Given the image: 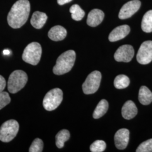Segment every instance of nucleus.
<instances>
[{"instance_id":"obj_10","label":"nucleus","mask_w":152,"mask_h":152,"mask_svg":"<svg viewBox=\"0 0 152 152\" xmlns=\"http://www.w3.org/2000/svg\"><path fill=\"white\" fill-rule=\"evenodd\" d=\"M141 6L139 0H132L125 4L120 10L118 17L121 19H126L130 18L138 11Z\"/></svg>"},{"instance_id":"obj_27","label":"nucleus","mask_w":152,"mask_h":152,"mask_svg":"<svg viewBox=\"0 0 152 152\" xmlns=\"http://www.w3.org/2000/svg\"><path fill=\"white\" fill-rule=\"evenodd\" d=\"M6 85L5 79L4 77L0 75V92L4 91Z\"/></svg>"},{"instance_id":"obj_18","label":"nucleus","mask_w":152,"mask_h":152,"mask_svg":"<svg viewBox=\"0 0 152 152\" xmlns=\"http://www.w3.org/2000/svg\"><path fill=\"white\" fill-rule=\"evenodd\" d=\"M108 107V102L105 99H102L100 101L96 108L94 110L93 113V117L95 119H98L103 117L107 113Z\"/></svg>"},{"instance_id":"obj_13","label":"nucleus","mask_w":152,"mask_h":152,"mask_svg":"<svg viewBox=\"0 0 152 152\" xmlns=\"http://www.w3.org/2000/svg\"><path fill=\"white\" fill-rule=\"evenodd\" d=\"M104 13L99 9H93L90 11L87 16V24L92 27H95L99 25L103 20Z\"/></svg>"},{"instance_id":"obj_21","label":"nucleus","mask_w":152,"mask_h":152,"mask_svg":"<svg viewBox=\"0 0 152 152\" xmlns=\"http://www.w3.org/2000/svg\"><path fill=\"white\" fill-rule=\"evenodd\" d=\"M130 83V81L129 78L124 75H118L114 79V86L118 89H123L128 87Z\"/></svg>"},{"instance_id":"obj_14","label":"nucleus","mask_w":152,"mask_h":152,"mask_svg":"<svg viewBox=\"0 0 152 152\" xmlns=\"http://www.w3.org/2000/svg\"><path fill=\"white\" fill-rule=\"evenodd\" d=\"M137 113V109L135 103L131 101H127L122 108V115L126 120L134 118Z\"/></svg>"},{"instance_id":"obj_12","label":"nucleus","mask_w":152,"mask_h":152,"mask_svg":"<svg viewBox=\"0 0 152 152\" xmlns=\"http://www.w3.org/2000/svg\"><path fill=\"white\" fill-rule=\"evenodd\" d=\"M130 32V28L127 25H123L114 28L109 35L110 42H115L125 38Z\"/></svg>"},{"instance_id":"obj_4","label":"nucleus","mask_w":152,"mask_h":152,"mask_svg":"<svg viewBox=\"0 0 152 152\" xmlns=\"http://www.w3.org/2000/svg\"><path fill=\"white\" fill-rule=\"evenodd\" d=\"M42 55L41 45L33 42L28 45L22 55V59L25 62L31 65H37L39 62Z\"/></svg>"},{"instance_id":"obj_19","label":"nucleus","mask_w":152,"mask_h":152,"mask_svg":"<svg viewBox=\"0 0 152 152\" xmlns=\"http://www.w3.org/2000/svg\"><path fill=\"white\" fill-rule=\"evenodd\" d=\"M141 28L145 32H152V10L147 11L144 14L141 22Z\"/></svg>"},{"instance_id":"obj_24","label":"nucleus","mask_w":152,"mask_h":152,"mask_svg":"<svg viewBox=\"0 0 152 152\" xmlns=\"http://www.w3.org/2000/svg\"><path fill=\"white\" fill-rule=\"evenodd\" d=\"M106 148V143L103 140L94 141L90 145V151L92 152H102Z\"/></svg>"},{"instance_id":"obj_29","label":"nucleus","mask_w":152,"mask_h":152,"mask_svg":"<svg viewBox=\"0 0 152 152\" xmlns=\"http://www.w3.org/2000/svg\"><path fill=\"white\" fill-rule=\"evenodd\" d=\"M10 51L9 50H4L3 51V53L5 55H7L10 54Z\"/></svg>"},{"instance_id":"obj_7","label":"nucleus","mask_w":152,"mask_h":152,"mask_svg":"<svg viewBox=\"0 0 152 152\" xmlns=\"http://www.w3.org/2000/svg\"><path fill=\"white\" fill-rule=\"evenodd\" d=\"M101 79L102 75L100 72L95 71L91 72L82 85L83 92L89 95L96 92L100 86Z\"/></svg>"},{"instance_id":"obj_22","label":"nucleus","mask_w":152,"mask_h":152,"mask_svg":"<svg viewBox=\"0 0 152 152\" xmlns=\"http://www.w3.org/2000/svg\"><path fill=\"white\" fill-rule=\"evenodd\" d=\"M69 11L71 13L72 19L76 21L82 20L85 15V11L82 9L80 6L77 4L72 6Z\"/></svg>"},{"instance_id":"obj_1","label":"nucleus","mask_w":152,"mask_h":152,"mask_svg":"<svg viewBox=\"0 0 152 152\" xmlns=\"http://www.w3.org/2000/svg\"><path fill=\"white\" fill-rule=\"evenodd\" d=\"M31 11L28 0H18L12 5L7 15V22L12 28L22 27L27 22Z\"/></svg>"},{"instance_id":"obj_26","label":"nucleus","mask_w":152,"mask_h":152,"mask_svg":"<svg viewBox=\"0 0 152 152\" xmlns=\"http://www.w3.org/2000/svg\"><path fill=\"white\" fill-rule=\"evenodd\" d=\"M10 102L11 98L7 92L5 91L0 92V110L8 105Z\"/></svg>"},{"instance_id":"obj_28","label":"nucleus","mask_w":152,"mask_h":152,"mask_svg":"<svg viewBox=\"0 0 152 152\" xmlns=\"http://www.w3.org/2000/svg\"><path fill=\"white\" fill-rule=\"evenodd\" d=\"M72 1V0H57V2H58L59 5H64L66 3H68V2H71Z\"/></svg>"},{"instance_id":"obj_8","label":"nucleus","mask_w":152,"mask_h":152,"mask_svg":"<svg viewBox=\"0 0 152 152\" xmlns=\"http://www.w3.org/2000/svg\"><path fill=\"white\" fill-rule=\"evenodd\" d=\"M136 59L141 64H148L152 61V41H147L141 44Z\"/></svg>"},{"instance_id":"obj_6","label":"nucleus","mask_w":152,"mask_h":152,"mask_svg":"<svg viewBox=\"0 0 152 152\" xmlns=\"http://www.w3.org/2000/svg\"><path fill=\"white\" fill-rule=\"evenodd\" d=\"M19 129V125L16 120H8L0 127V140L8 142L13 140L16 136Z\"/></svg>"},{"instance_id":"obj_25","label":"nucleus","mask_w":152,"mask_h":152,"mask_svg":"<svg viewBox=\"0 0 152 152\" xmlns=\"http://www.w3.org/2000/svg\"><path fill=\"white\" fill-rule=\"evenodd\" d=\"M136 152H152V139L142 142L137 147Z\"/></svg>"},{"instance_id":"obj_15","label":"nucleus","mask_w":152,"mask_h":152,"mask_svg":"<svg viewBox=\"0 0 152 152\" xmlns=\"http://www.w3.org/2000/svg\"><path fill=\"white\" fill-rule=\"evenodd\" d=\"M67 34L66 30L60 26H56L51 28L48 33V36L51 40L59 41L64 39Z\"/></svg>"},{"instance_id":"obj_5","label":"nucleus","mask_w":152,"mask_h":152,"mask_svg":"<svg viewBox=\"0 0 152 152\" xmlns=\"http://www.w3.org/2000/svg\"><path fill=\"white\" fill-rule=\"evenodd\" d=\"M63 99V93L59 88H55L48 92L43 100L44 108L48 111L54 110L60 105Z\"/></svg>"},{"instance_id":"obj_17","label":"nucleus","mask_w":152,"mask_h":152,"mask_svg":"<svg viewBox=\"0 0 152 152\" xmlns=\"http://www.w3.org/2000/svg\"><path fill=\"white\" fill-rule=\"evenodd\" d=\"M139 100L141 104L144 105H149L152 102V92L145 86H141L139 90Z\"/></svg>"},{"instance_id":"obj_20","label":"nucleus","mask_w":152,"mask_h":152,"mask_svg":"<svg viewBox=\"0 0 152 152\" xmlns=\"http://www.w3.org/2000/svg\"><path fill=\"white\" fill-rule=\"evenodd\" d=\"M70 137V133L67 130L60 131L56 135V145L61 149L64 145L65 142L68 140Z\"/></svg>"},{"instance_id":"obj_9","label":"nucleus","mask_w":152,"mask_h":152,"mask_svg":"<svg viewBox=\"0 0 152 152\" xmlns=\"http://www.w3.org/2000/svg\"><path fill=\"white\" fill-rule=\"evenodd\" d=\"M134 55V49L129 45L120 46L114 54L115 60L119 62L127 63L130 61Z\"/></svg>"},{"instance_id":"obj_16","label":"nucleus","mask_w":152,"mask_h":152,"mask_svg":"<svg viewBox=\"0 0 152 152\" xmlns=\"http://www.w3.org/2000/svg\"><path fill=\"white\" fill-rule=\"evenodd\" d=\"M47 19L48 16L45 13L40 11H36L33 14L31 19V23L33 27L36 29H41L44 27Z\"/></svg>"},{"instance_id":"obj_23","label":"nucleus","mask_w":152,"mask_h":152,"mask_svg":"<svg viewBox=\"0 0 152 152\" xmlns=\"http://www.w3.org/2000/svg\"><path fill=\"white\" fill-rule=\"evenodd\" d=\"M44 143L43 141L39 139L36 138L33 141L31 147L29 149V152H41L43 151Z\"/></svg>"},{"instance_id":"obj_3","label":"nucleus","mask_w":152,"mask_h":152,"mask_svg":"<svg viewBox=\"0 0 152 152\" xmlns=\"http://www.w3.org/2000/svg\"><path fill=\"white\" fill-rule=\"evenodd\" d=\"M28 81L27 73L22 70H16L11 73L7 82V89L11 94H15L24 87Z\"/></svg>"},{"instance_id":"obj_11","label":"nucleus","mask_w":152,"mask_h":152,"mask_svg":"<svg viewBox=\"0 0 152 152\" xmlns=\"http://www.w3.org/2000/svg\"><path fill=\"white\" fill-rule=\"evenodd\" d=\"M130 139V131L126 129H121L117 131L114 135L115 147L120 149H125L127 147Z\"/></svg>"},{"instance_id":"obj_2","label":"nucleus","mask_w":152,"mask_h":152,"mask_svg":"<svg viewBox=\"0 0 152 152\" xmlns=\"http://www.w3.org/2000/svg\"><path fill=\"white\" fill-rule=\"evenodd\" d=\"M76 53L73 50H68L60 55L53 68V72L56 75H62L71 71L75 64Z\"/></svg>"}]
</instances>
